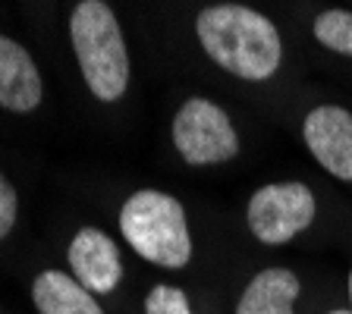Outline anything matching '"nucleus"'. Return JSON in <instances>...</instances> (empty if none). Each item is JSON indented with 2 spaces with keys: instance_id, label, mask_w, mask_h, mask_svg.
<instances>
[{
  "instance_id": "f257e3e1",
  "label": "nucleus",
  "mask_w": 352,
  "mask_h": 314,
  "mask_svg": "<svg viewBox=\"0 0 352 314\" xmlns=\"http://www.w3.org/2000/svg\"><path fill=\"white\" fill-rule=\"evenodd\" d=\"M195 32L208 57L239 79H271L283 60V41L277 25L242 3L205 7L195 19Z\"/></svg>"
},
{
  "instance_id": "f03ea898",
  "label": "nucleus",
  "mask_w": 352,
  "mask_h": 314,
  "mask_svg": "<svg viewBox=\"0 0 352 314\" xmlns=\"http://www.w3.org/2000/svg\"><path fill=\"white\" fill-rule=\"evenodd\" d=\"M120 233L139 258L179 271L192 258L189 220L179 198L157 189H142L120 208Z\"/></svg>"
},
{
  "instance_id": "7ed1b4c3",
  "label": "nucleus",
  "mask_w": 352,
  "mask_h": 314,
  "mask_svg": "<svg viewBox=\"0 0 352 314\" xmlns=\"http://www.w3.org/2000/svg\"><path fill=\"white\" fill-rule=\"evenodd\" d=\"M69 38L82 76L98 101H117L129 88V54L113 10L104 0H82L69 19Z\"/></svg>"
},
{
  "instance_id": "20e7f679",
  "label": "nucleus",
  "mask_w": 352,
  "mask_h": 314,
  "mask_svg": "<svg viewBox=\"0 0 352 314\" xmlns=\"http://www.w3.org/2000/svg\"><path fill=\"white\" fill-rule=\"evenodd\" d=\"M173 145L189 167H211L239 154V135L223 107L208 98H189L173 120Z\"/></svg>"
},
{
  "instance_id": "39448f33",
  "label": "nucleus",
  "mask_w": 352,
  "mask_h": 314,
  "mask_svg": "<svg viewBox=\"0 0 352 314\" xmlns=\"http://www.w3.org/2000/svg\"><path fill=\"white\" fill-rule=\"evenodd\" d=\"M315 192L305 183H271L249 198L245 223L264 245H286L315 220Z\"/></svg>"
},
{
  "instance_id": "423d86ee",
  "label": "nucleus",
  "mask_w": 352,
  "mask_h": 314,
  "mask_svg": "<svg viewBox=\"0 0 352 314\" xmlns=\"http://www.w3.org/2000/svg\"><path fill=\"white\" fill-rule=\"evenodd\" d=\"M305 145L318 164L337 179H352V113L333 104H321L302 123Z\"/></svg>"
},
{
  "instance_id": "0eeeda50",
  "label": "nucleus",
  "mask_w": 352,
  "mask_h": 314,
  "mask_svg": "<svg viewBox=\"0 0 352 314\" xmlns=\"http://www.w3.org/2000/svg\"><path fill=\"white\" fill-rule=\"evenodd\" d=\"M66 258H69L73 277L95 295L113 293L123 280V258H120L117 242L98 227H82L69 242Z\"/></svg>"
},
{
  "instance_id": "6e6552de",
  "label": "nucleus",
  "mask_w": 352,
  "mask_h": 314,
  "mask_svg": "<svg viewBox=\"0 0 352 314\" xmlns=\"http://www.w3.org/2000/svg\"><path fill=\"white\" fill-rule=\"evenodd\" d=\"M44 85L35 60L13 38L0 35V107L13 113H32L41 104Z\"/></svg>"
},
{
  "instance_id": "1a4fd4ad",
  "label": "nucleus",
  "mask_w": 352,
  "mask_h": 314,
  "mask_svg": "<svg viewBox=\"0 0 352 314\" xmlns=\"http://www.w3.org/2000/svg\"><path fill=\"white\" fill-rule=\"evenodd\" d=\"M299 293H302V286L293 271L267 267V271L255 273L249 280V286L242 289L236 314H293Z\"/></svg>"
},
{
  "instance_id": "9d476101",
  "label": "nucleus",
  "mask_w": 352,
  "mask_h": 314,
  "mask_svg": "<svg viewBox=\"0 0 352 314\" xmlns=\"http://www.w3.org/2000/svg\"><path fill=\"white\" fill-rule=\"evenodd\" d=\"M32 302L38 314H104L95 293L63 271H41L32 283Z\"/></svg>"
},
{
  "instance_id": "9b49d317",
  "label": "nucleus",
  "mask_w": 352,
  "mask_h": 314,
  "mask_svg": "<svg viewBox=\"0 0 352 314\" xmlns=\"http://www.w3.org/2000/svg\"><path fill=\"white\" fill-rule=\"evenodd\" d=\"M315 38L327 51L352 57V13L349 10H324L315 19Z\"/></svg>"
},
{
  "instance_id": "f8f14e48",
  "label": "nucleus",
  "mask_w": 352,
  "mask_h": 314,
  "mask_svg": "<svg viewBox=\"0 0 352 314\" xmlns=\"http://www.w3.org/2000/svg\"><path fill=\"white\" fill-rule=\"evenodd\" d=\"M145 314H192L189 295L179 286L157 283L151 293L145 295Z\"/></svg>"
},
{
  "instance_id": "ddd939ff",
  "label": "nucleus",
  "mask_w": 352,
  "mask_h": 314,
  "mask_svg": "<svg viewBox=\"0 0 352 314\" xmlns=\"http://www.w3.org/2000/svg\"><path fill=\"white\" fill-rule=\"evenodd\" d=\"M16 214H19V198H16V189L10 186L7 176L0 173V242L13 233Z\"/></svg>"
},
{
  "instance_id": "4468645a",
  "label": "nucleus",
  "mask_w": 352,
  "mask_h": 314,
  "mask_svg": "<svg viewBox=\"0 0 352 314\" xmlns=\"http://www.w3.org/2000/svg\"><path fill=\"white\" fill-rule=\"evenodd\" d=\"M327 314H352L349 308H337V311H327Z\"/></svg>"
},
{
  "instance_id": "2eb2a0df",
  "label": "nucleus",
  "mask_w": 352,
  "mask_h": 314,
  "mask_svg": "<svg viewBox=\"0 0 352 314\" xmlns=\"http://www.w3.org/2000/svg\"><path fill=\"white\" fill-rule=\"evenodd\" d=\"M349 311H352V273H349Z\"/></svg>"
}]
</instances>
